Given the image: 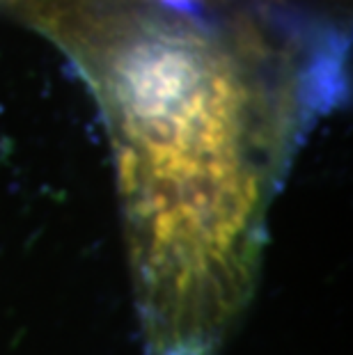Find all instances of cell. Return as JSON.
Segmentation results:
<instances>
[{
	"label": "cell",
	"instance_id": "obj_1",
	"mask_svg": "<svg viewBox=\"0 0 353 355\" xmlns=\"http://www.w3.org/2000/svg\"><path fill=\"white\" fill-rule=\"evenodd\" d=\"M30 10L106 115L145 353L223 355L296 142L335 99L330 58L298 69L255 30L218 35L133 0Z\"/></svg>",
	"mask_w": 353,
	"mask_h": 355
}]
</instances>
